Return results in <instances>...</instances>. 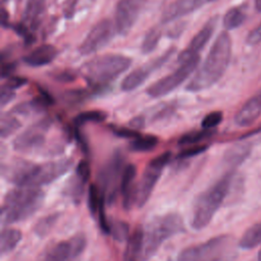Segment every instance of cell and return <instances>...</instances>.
Listing matches in <instances>:
<instances>
[{
  "instance_id": "60d3db41",
  "label": "cell",
  "mask_w": 261,
  "mask_h": 261,
  "mask_svg": "<svg viewBox=\"0 0 261 261\" xmlns=\"http://www.w3.org/2000/svg\"><path fill=\"white\" fill-rule=\"evenodd\" d=\"M15 97V92L12 90H9L7 88L1 87V93H0V104L2 107H4L6 104L11 102Z\"/></svg>"
},
{
  "instance_id": "3957f363",
  "label": "cell",
  "mask_w": 261,
  "mask_h": 261,
  "mask_svg": "<svg viewBox=\"0 0 261 261\" xmlns=\"http://www.w3.org/2000/svg\"><path fill=\"white\" fill-rule=\"evenodd\" d=\"M45 201L44 192L37 187H16L6 193L1 206L3 225L23 221L34 215Z\"/></svg>"
},
{
  "instance_id": "7bdbcfd3",
  "label": "cell",
  "mask_w": 261,
  "mask_h": 261,
  "mask_svg": "<svg viewBox=\"0 0 261 261\" xmlns=\"http://www.w3.org/2000/svg\"><path fill=\"white\" fill-rule=\"evenodd\" d=\"M37 261H57L56 256L52 250L51 245L48 246L40 255V257L38 258Z\"/></svg>"
},
{
  "instance_id": "277c9868",
  "label": "cell",
  "mask_w": 261,
  "mask_h": 261,
  "mask_svg": "<svg viewBox=\"0 0 261 261\" xmlns=\"http://www.w3.org/2000/svg\"><path fill=\"white\" fill-rule=\"evenodd\" d=\"M184 220L177 213L171 212L155 216L144 230V245L141 261L151 259L166 240L184 231Z\"/></svg>"
},
{
  "instance_id": "7a4b0ae2",
  "label": "cell",
  "mask_w": 261,
  "mask_h": 261,
  "mask_svg": "<svg viewBox=\"0 0 261 261\" xmlns=\"http://www.w3.org/2000/svg\"><path fill=\"white\" fill-rule=\"evenodd\" d=\"M234 174L233 169H228L220 178L197 196L191 214V226L194 229H203L210 223L228 196Z\"/></svg>"
},
{
  "instance_id": "f546056e",
  "label": "cell",
  "mask_w": 261,
  "mask_h": 261,
  "mask_svg": "<svg viewBox=\"0 0 261 261\" xmlns=\"http://www.w3.org/2000/svg\"><path fill=\"white\" fill-rule=\"evenodd\" d=\"M159 140L157 137L152 135L139 136L133 139L128 145V148L133 152H149L157 147Z\"/></svg>"
},
{
  "instance_id": "836d02e7",
  "label": "cell",
  "mask_w": 261,
  "mask_h": 261,
  "mask_svg": "<svg viewBox=\"0 0 261 261\" xmlns=\"http://www.w3.org/2000/svg\"><path fill=\"white\" fill-rule=\"evenodd\" d=\"M160 38H161V30L158 27H154L151 30H149L146 33L145 38L142 42V47H141L142 52L144 54L151 53L158 45Z\"/></svg>"
},
{
  "instance_id": "8d00e7d4",
  "label": "cell",
  "mask_w": 261,
  "mask_h": 261,
  "mask_svg": "<svg viewBox=\"0 0 261 261\" xmlns=\"http://www.w3.org/2000/svg\"><path fill=\"white\" fill-rule=\"evenodd\" d=\"M90 175H91V168H90L89 162L87 160H81L75 166L74 177L82 184L86 185L90 179Z\"/></svg>"
},
{
  "instance_id": "d4e9b609",
  "label": "cell",
  "mask_w": 261,
  "mask_h": 261,
  "mask_svg": "<svg viewBox=\"0 0 261 261\" xmlns=\"http://www.w3.org/2000/svg\"><path fill=\"white\" fill-rule=\"evenodd\" d=\"M69 250L63 261H81L87 247V238L84 232H77L68 239Z\"/></svg>"
},
{
  "instance_id": "bcb514c9",
  "label": "cell",
  "mask_w": 261,
  "mask_h": 261,
  "mask_svg": "<svg viewBox=\"0 0 261 261\" xmlns=\"http://www.w3.org/2000/svg\"><path fill=\"white\" fill-rule=\"evenodd\" d=\"M7 22H8V12L4 8H1V24L3 27H6Z\"/></svg>"
},
{
  "instance_id": "681fc988",
  "label": "cell",
  "mask_w": 261,
  "mask_h": 261,
  "mask_svg": "<svg viewBox=\"0 0 261 261\" xmlns=\"http://www.w3.org/2000/svg\"><path fill=\"white\" fill-rule=\"evenodd\" d=\"M208 2H211V1H215V0H207Z\"/></svg>"
},
{
  "instance_id": "ba28073f",
  "label": "cell",
  "mask_w": 261,
  "mask_h": 261,
  "mask_svg": "<svg viewBox=\"0 0 261 261\" xmlns=\"http://www.w3.org/2000/svg\"><path fill=\"white\" fill-rule=\"evenodd\" d=\"M171 160V153L164 152L153 158L145 167L142 177L138 184L136 205L142 208L150 199L153 190L159 180L164 167Z\"/></svg>"
},
{
  "instance_id": "e0dca14e",
  "label": "cell",
  "mask_w": 261,
  "mask_h": 261,
  "mask_svg": "<svg viewBox=\"0 0 261 261\" xmlns=\"http://www.w3.org/2000/svg\"><path fill=\"white\" fill-rule=\"evenodd\" d=\"M261 115V93L247 100L234 115V123L239 126H249Z\"/></svg>"
},
{
  "instance_id": "4dcf8cb0",
  "label": "cell",
  "mask_w": 261,
  "mask_h": 261,
  "mask_svg": "<svg viewBox=\"0 0 261 261\" xmlns=\"http://www.w3.org/2000/svg\"><path fill=\"white\" fill-rule=\"evenodd\" d=\"M104 201L106 200L100 188L95 184L90 185L88 191V208L93 217H97L100 206Z\"/></svg>"
},
{
  "instance_id": "b9f144b4",
  "label": "cell",
  "mask_w": 261,
  "mask_h": 261,
  "mask_svg": "<svg viewBox=\"0 0 261 261\" xmlns=\"http://www.w3.org/2000/svg\"><path fill=\"white\" fill-rule=\"evenodd\" d=\"M17 66V63L15 61L13 62H7V63H4L2 64V68H1V77L4 79V77H8L11 73L14 72L15 68Z\"/></svg>"
},
{
  "instance_id": "52a82bcc",
  "label": "cell",
  "mask_w": 261,
  "mask_h": 261,
  "mask_svg": "<svg viewBox=\"0 0 261 261\" xmlns=\"http://www.w3.org/2000/svg\"><path fill=\"white\" fill-rule=\"evenodd\" d=\"M178 62L180 63V65L174 71L158 80L147 89V94L150 97L159 98L174 91L198 67V64L200 62V56L199 54L193 55Z\"/></svg>"
},
{
  "instance_id": "5bb4252c",
  "label": "cell",
  "mask_w": 261,
  "mask_h": 261,
  "mask_svg": "<svg viewBox=\"0 0 261 261\" xmlns=\"http://www.w3.org/2000/svg\"><path fill=\"white\" fill-rule=\"evenodd\" d=\"M35 162L25 159H12L2 165V176L16 187H28L36 167Z\"/></svg>"
},
{
  "instance_id": "ab89813d",
  "label": "cell",
  "mask_w": 261,
  "mask_h": 261,
  "mask_svg": "<svg viewBox=\"0 0 261 261\" xmlns=\"http://www.w3.org/2000/svg\"><path fill=\"white\" fill-rule=\"evenodd\" d=\"M25 84H27V80H25L24 77L12 76V77H9V79L7 80V82L2 85V87L14 91V90H16V89L22 87V86L25 85Z\"/></svg>"
},
{
  "instance_id": "44dd1931",
  "label": "cell",
  "mask_w": 261,
  "mask_h": 261,
  "mask_svg": "<svg viewBox=\"0 0 261 261\" xmlns=\"http://www.w3.org/2000/svg\"><path fill=\"white\" fill-rule=\"evenodd\" d=\"M144 245V229L138 225L130 233L123 254V261H141Z\"/></svg>"
},
{
  "instance_id": "2e32d148",
  "label": "cell",
  "mask_w": 261,
  "mask_h": 261,
  "mask_svg": "<svg viewBox=\"0 0 261 261\" xmlns=\"http://www.w3.org/2000/svg\"><path fill=\"white\" fill-rule=\"evenodd\" d=\"M137 167L134 164H127L123 168L121 180H120V194L122 197V205L124 209H130L136 204L137 188Z\"/></svg>"
},
{
  "instance_id": "ffe728a7",
  "label": "cell",
  "mask_w": 261,
  "mask_h": 261,
  "mask_svg": "<svg viewBox=\"0 0 261 261\" xmlns=\"http://www.w3.org/2000/svg\"><path fill=\"white\" fill-rule=\"evenodd\" d=\"M57 56V49L50 44H44L23 57V61L30 66H43L52 62Z\"/></svg>"
},
{
  "instance_id": "484cf974",
  "label": "cell",
  "mask_w": 261,
  "mask_h": 261,
  "mask_svg": "<svg viewBox=\"0 0 261 261\" xmlns=\"http://www.w3.org/2000/svg\"><path fill=\"white\" fill-rule=\"evenodd\" d=\"M261 244V222L250 226L240 239L238 246L243 250H250Z\"/></svg>"
},
{
  "instance_id": "7dc6e473",
  "label": "cell",
  "mask_w": 261,
  "mask_h": 261,
  "mask_svg": "<svg viewBox=\"0 0 261 261\" xmlns=\"http://www.w3.org/2000/svg\"><path fill=\"white\" fill-rule=\"evenodd\" d=\"M255 9L261 13V0H255Z\"/></svg>"
},
{
  "instance_id": "7c38bea8",
  "label": "cell",
  "mask_w": 261,
  "mask_h": 261,
  "mask_svg": "<svg viewBox=\"0 0 261 261\" xmlns=\"http://www.w3.org/2000/svg\"><path fill=\"white\" fill-rule=\"evenodd\" d=\"M116 32L115 24L110 19H102L97 22L88 33L87 37L81 44L79 51L83 55H89L97 52L106 46Z\"/></svg>"
},
{
  "instance_id": "ee69618b",
  "label": "cell",
  "mask_w": 261,
  "mask_h": 261,
  "mask_svg": "<svg viewBox=\"0 0 261 261\" xmlns=\"http://www.w3.org/2000/svg\"><path fill=\"white\" fill-rule=\"evenodd\" d=\"M75 79V74L71 71H62V72H59L58 74H56L55 76V80L56 81H59L61 83H68V82H71Z\"/></svg>"
},
{
  "instance_id": "30bf717a",
  "label": "cell",
  "mask_w": 261,
  "mask_h": 261,
  "mask_svg": "<svg viewBox=\"0 0 261 261\" xmlns=\"http://www.w3.org/2000/svg\"><path fill=\"white\" fill-rule=\"evenodd\" d=\"M123 168V156L119 152H115L100 171V190L108 204H111L117 195Z\"/></svg>"
},
{
  "instance_id": "8992f818",
  "label": "cell",
  "mask_w": 261,
  "mask_h": 261,
  "mask_svg": "<svg viewBox=\"0 0 261 261\" xmlns=\"http://www.w3.org/2000/svg\"><path fill=\"white\" fill-rule=\"evenodd\" d=\"M132 64V59L120 54H105L87 61L82 72L93 86H105L118 77Z\"/></svg>"
},
{
  "instance_id": "5b68a950",
  "label": "cell",
  "mask_w": 261,
  "mask_h": 261,
  "mask_svg": "<svg viewBox=\"0 0 261 261\" xmlns=\"http://www.w3.org/2000/svg\"><path fill=\"white\" fill-rule=\"evenodd\" d=\"M236 248L232 236L219 234L184 249L176 261H231L236 256Z\"/></svg>"
},
{
  "instance_id": "f35d334b",
  "label": "cell",
  "mask_w": 261,
  "mask_h": 261,
  "mask_svg": "<svg viewBox=\"0 0 261 261\" xmlns=\"http://www.w3.org/2000/svg\"><path fill=\"white\" fill-rule=\"evenodd\" d=\"M112 132L115 136L119 137V138H123V139H136L139 136H141V134L139 133V130H136L129 126H119V127H113Z\"/></svg>"
},
{
  "instance_id": "cb8c5ba5",
  "label": "cell",
  "mask_w": 261,
  "mask_h": 261,
  "mask_svg": "<svg viewBox=\"0 0 261 261\" xmlns=\"http://www.w3.org/2000/svg\"><path fill=\"white\" fill-rule=\"evenodd\" d=\"M21 231L17 228L6 227L3 228L0 236V255L5 256L15 249L21 241Z\"/></svg>"
},
{
  "instance_id": "4fadbf2b",
  "label": "cell",
  "mask_w": 261,
  "mask_h": 261,
  "mask_svg": "<svg viewBox=\"0 0 261 261\" xmlns=\"http://www.w3.org/2000/svg\"><path fill=\"white\" fill-rule=\"evenodd\" d=\"M145 0H119L115 8V29L119 35H126L136 23Z\"/></svg>"
},
{
  "instance_id": "f1b7e54d",
  "label": "cell",
  "mask_w": 261,
  "mask_h": 261,
  "mask_svg": "<svg viewBox=\"0 0 261 261\" xmlns=\"http://www.w3.org/2000/svg\"><path fill=\"white\" fill-rule=\"evenodd\" d=\"M247 18V14L242 7H232L223 16V27L226 30H234L241 27Z\"/></svg>"
},
{
  "instance_id": "d6986e66",
  "label": "cell",
  "mask_w": 261,
  "mask_h": 261,
  "mask_svg": "<svg viewBox=\"0 0 261 261\" xmlns=\"http://www.w3.org/2000/svg\"><path fill=\"white\" fill-rule=\"evenodd\" d=\"M252 150V143H236L230 146L223 155V162L228 167V169H233L242 164L250 155Z\"/></svg>"
},
{
  "instance_id": "603a6c76",
  "label": "cell",
  "mask_w": 261,
  "mask_h": 261,
  "mask_svg": "<svg viewBox=\"0 0 261 261\" xmlns=\"http://www.w3.org/2000/svg\"><path fill=\"white\" fill-rule=\"evenodd\" d=\"M46 0H29L27 2L24 13H23V22L29 23L30 28L35 30L38 28L41 16L45 11Z\"/></svg>"
},
{
  "instance_id": "f6af8a7d",
  "label": "cell",
  "mask_w": 261,
  "mask_h": 261,
  "mask_svg": "<svg viewBox=\"0 0 261 261\" xmlns=\"http://www.w3.org/2000/svg\"><path fill=\"white\" fill-rule=\"evenodd\" d=\"M145 118L143 116H137L135 118H133L130 121H129V127L136 129V130H140L142 129L144 126H145Z\"/></svg>"
},
{
  "instance_id": "83f0119b",
  "label": "cell",
  "mask_w": 261,
  "mask_h": 261,
  "mask_svg": "<svg viewBox=\"0 0 261 261\" xmlns=\"http://www.w3.org/2000/svg\"><path fill=\"white\" fill-rule=\"evenodd\" d=\"M215 134V129H205L202 128L201 130H194L181 136L177 142L178 146L181 147H189L192 145L201 144L208 138L212 137Z\"/></svg>"
},
{
  "instance_id": "8fae6325",
  "label": "cell",
  "mask_w": 261,
  "mask_h": 261,
  "mask_svg": "<svg viewBox=\"0 0 261 261\" xmlns=\"http://www.w3.org/2000/svg\"><path fill=\"white\" fill-rule=\"evenodd\" d=\"M73 165L71 158H62L52 160L36 165L28 187H37L49 185L62 176Z\"/></svg>"
},
{
  "instance_id": "74e56055",
  "label": "cell",
  "mask_w": 261,
  "mask_h": 261,
  "mask_svg": "<svg viewBox=\"0 0 261 261\" xmlns=\"http://www.w3.org/2000/svg\"><path fill=\"white\" fill-rule=\"evenodd\" d=\"M208 145L206 144H197V145H192L189 146L188 148L184 149L182 151H180L177 155V159L184 160V159H188V158H192L195 156H198L200 154H202L203 152H205L208 149Z\"/></svg>"
},
{
  "instance_id": "d590c367",
  "label": "cell",
  "mask_w": 261,
  "mask_h": 261,
  "mask_svg": "<svg viewBox=\"0 0 261 261\" xmlns=\"http://www.w3.org/2000/svg\"><path fill=\"white\" fill-rule=\"evenodd\" d=\"M223 119V114L221 111H212L208 113L201 122L202 128L214 129Z\"/></svg>"
},
{
  "instance_id": "9a60e30c",
  "label": "cell",
  "mask_w": 261,
  "mask_h": 261,
  "mask_svg": "<svg viewBox=\"0 0 261 261\" xmlns=\"http://www.w3.org/2000/svg\"><path fill=\"white\" fill-rule=\"evenodd\" d=\"M216 23H217V17H212L211 19H209L205 23V25L198 32V34L194 36L189 46L179 54L178 61L187 59L193 55L199 54V52L206 46V44L209 42L210 38L212 37Z\"/></svg>"
},
{
  "instance_id": "1f68e13d",
  "label": "cell",
  "mask_w": 261,
  "mask_h": 261,
  "mask_svg": "<svg viewBox=\"0 0 261 261\" xmlns=\"http://www.w3.org/2000/svg\"><path fill=\"white\" fill-rule=\"evenodd\" d=\"M107 114L104 111L101 110H89L79 113L73 118V125L74 127L83 126L86 123L89 122H102L106 119Z\"/></svg>"
},
{
  "instance_id": "e575fe53",
  "label": "cell",
  "mask_w": 261,
  "mask_h": 261,
  "mask_svg": "<svg viewBox=\"0 0 261 261\" xmlns=\"http://www.w3.org/2000/svg\"><path fill=\"white\" fill-rule=\"evenodd\" d=\"M110 234L112 238L121 243L127 241L130 236L129 225L127 222L122 220H114L110 222Z\"/></svg>"
},
{
  "instance_id": "9c48e42d",
  "label": "cell",
  "mask_w": 261,
  "mask_h": 261,
  "mask_svg": "<svg viewBox=\"0 0 261 261\" xmlns=\"http://www.w3.org/2000/svg\"><path fill=\"white\" fill-rule=\"evenodd\" d=\"M52 124L53 120L48 116L36 121L13 140V149L21 153H32L40 150L45 144L46 135Z\"/></svg>"
},
{
  "instance_id": "c3c4849f",
  "label": "cell",
  "mask_w": 261,
  "mask_h": 261,
  "mask_svg": "<svg viewBox=\"0 0 261 261\" xmlns=\"http://www.w3.org/2000/svg\"><path fill=\"white\" fill-rule=\"evenodd\" d=\"M257 259H258V261H261V249H260V250H259V252H258Z\"/></svg>"
},
{
  "instance_id": "4316f807",
  "label": "cell",
  "mask_w": 261,
  "mask_h": 261,
  "mask_svg": "<svg viewBox=\"0 0 261 261\" xmlns=\"http://www.w3.org/2000/svg\"><path fill=\"white\" fill-rule=\"evenodd\" d=\"M59 217H60V214L58 212L51 213L41 217L40 219L37 220V222L33 227L34 233L39 238L47 237L56 225Z\"/></svg>"
},
{
  "instance_id": "6da1fadb",
  "label": "cell",
  "mask_w": 261,
  "mask_h": 261,
  "mask_svg": "<svg viewBox=\"0 0 261 261\" xmlns=\"http://www.w3.org/2000/svg\"><path fill=\"white\" fill-rule=\"evenodd\" d=\"M231 56V39L228 33H220L214 41L203 64L187 86L190 92H200L212 87L224 74Z\"/></svg>"
},
{
  "instance_id": "ac0fdd59",
  "label": "cell",
  "mask_w": 261,
  "mask_h": 261,
  "mask_svg": "<svg viewBox=\"0 0 261 261\" xmlns=\"http://www.w3.org/2000/svg\"><path fill=\"white\" fill-rule=\"evenodd\" d=\"M207 0H175L162 14V22L172 21L201 7Z\"/></svg>"
},
{
  "instance_id": "7402d4cb",
  "label": "cell",
  "mask_w": 261,
  "mask_h": 261,
  "mask_svg": "<svg viewBox=\"0 0 261 261\" xmlns=\"http://www.w3.org/2000/svg\"><path fill=\"white\" fill-rule=\"evenodd\" d=\"M153 66L151 63L145 64L142 67H139L135 70H133L130 73H128L121 83V90L125 92L133 91L144 84V82L148 79L150 75L151 70H153Z\"/></svg>"
},
{
  "instance_id": "d6a6232c",
  "label": "cell",
  "mask_w": 261,
  "mask_h": 261,
  "mask_svg": "<svg viewBox=\"0 0 261 261\" xmlns=\"http://www.w3.org/2000/svg\"><path fill=\"white\" fill-rule=\"evenodd\" d=\"M21 122L13 115V113H6L1 116L0 122V135L2 139H6L13 135L19 127Z\"/></svg>"
}]
</instances>
